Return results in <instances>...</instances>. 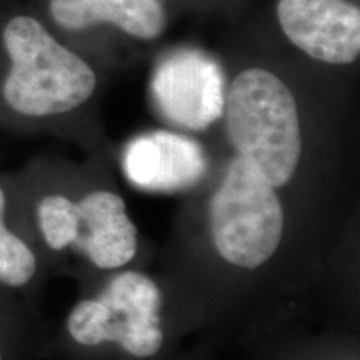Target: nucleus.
Returning a JSON list of instances; mask_svg holds the SVG:
<instances>
[{
    "instance_id": "nucleus-1",
    "label": "nucleus",
    "mask_w": 360,
    "mask_h": 360,
    "mask_svg": "<svg viewBox=\"0 0 360 360\" xmlns=\"http://www.w3.org/2000/svg\"><path fill=\"white\" fill-rule=\"evenodd\" d=\"M94 62L64 42L29 0H0V120L56 125L96 97Z\"/></svg>"
},
{
    "instance_id": "nucleus-2",
    "label": "nucleus",
    "mask_w": 360,
    "mask_h": 360,
    "mask_svg": "<svg viewBox=\"0 0 360 360\" xmlns=\"http://www.w3.org/2000/svg\"><path fill=\"white\" fill-rule=\"evenodd\" d=\"M222 122L237 157L274 187L290 182L304 150L300 98L274 65L250 62L227 82Z\"/></svg>"
},
{
    "instance_id": "nucleus-3",
    "label": "nucleus",
    "mask_w": 360,
    "mask_h": 360,
    "mask_svg": "<svg viewBox=\"0 0 360 360\" xmlns=\"http://www.w3.org/2000/svg\"><path fill=\"white\" fill-rule=\"evenodd\" d=\"M209 224L220 257L254 270L276 255L285 217L276 187L236 155L210 200Z\"/></svg>"
},
{
    "instance_id": "nucleus-4",
    "label": "nucleus",
    "mask_w": 360,
    "mask_h": 360,
    "mask_svg": "<svg viewBox=\"0 0 360 360\" xmlns=\"http://www.w3.org/2000/svg\"><path fill=\"white\" fill-rule=\"evenodd\" d=\"M65 326L80 347L115 345L139 360L154 359L165 344L159 287L139 272L117 274L101 295L70 310Z\"/></svg>"
},
{
    "instance_id": "nucleus-5",
    "label": "nucleus",
    "mask_w": 360,
    "mask_h": 360,
    "mask_svg": "<svg viewBox=\"0 0 360 360\" xmlns=\"http://www.w3.org/2000/svg\"><path fill=\"white\" fill-rule=\"evenodd\" d=\"M64 42L94 62L97 52L152 47L172 12L160 0H29Z\"/></svg>"
},
{
    "instance_id": "nucleus-6",
    "label": "nucleus",
    "mask_w": 360,
    "mask_h": 360,
    "mask_svg": "<svg viewBox=\"0 0 360 360\" xmlns=\"http://www.w3.org/2000/svg\"><path fill=\"white\" fill-rule=\"evenodd\" d=\"M257 22L317 65L347 69L359 62L360 0H274Z\"/></svg>"
},
{
    "instance_id": "nucleus-7",
    "label": "nucleus",
    "mask_w": 360,
    "mask_h": 360,
    "mask_svg": "<svg viewBox=\"0 0 360 360\" xmlns=\"http://www.w3.org/2000/svg\"><path fill=\"white\" fill-rule=\"evenodd\" d=\"M227 79L217 57L177 45L162 52L150 79L155 109L175 127L205 130L222 119Z\"/></svg>"
},
{
    "instance_id": "nucleus-8",
    "label": "nucleus",
    "mask_w": 360,
    "mask_h": 360,
    "mask_svg": "<svg viewBox=\"0 0 360 360\" xmlns=\"http://www.w3.org/2000/svg\"><path fill=\"white\" fill-rule=\"evenodd\" d=\"M125 174L139 187L170 192L187 187L205 172L200 143L169 130H154L132 139L125 147Z\"/></svg>"
},
{
    "instance_id": "nucleus-9",
    "label": "nucleus",
    "mask_w": 360,
    "mask_h": 360,
    "mask_svg": "<svg viewBox=\"0 0 360 360\" xmlns=\"http://www.w3.org/2000/svg\"><path fill=\"white\" fill-rule=\"evenodd\" d=\"M77 204L79 233L75 244L90 262L103 270L120 269L137 254V227L120 195L94 191Z\"/></svg>"
},
{
    "instance_id": "nucleus-10",
    "label": "nucleus",
    "mask_w": 360,
    "mask_h": 360,
    "mask_svg": "<svg viewBox=\"0 0 360 360\" xmlns=\"http://www.w3.org/2000/svg\"><path fill=\"white\" fill-rule=\"evenodd\" d=\"M8 199L0 186V285L20 289L37 274V255L32 247L7 224Z\"/></svg>"
},
{
    "instance_id": "nucleus-11",
    "label": "nucleus",
    "mask_w": 360,
    "mask_h": 360,
    "mask_svg": "<svg viewBox=\"0 0 360 360\" xmlns=\"http://www.w3.org/2000/svg\"><path fill=\"white\" fill-rule=\"evenodd\" d=\"M35 219L44 244L53 252L69 249L79 233L77 204L62 193H47L35 207Z\"/></svg>"
},
{
    "instance_id": "nucleus-12",
    "label": "nucleus",
    "mask_w": 360,
    "mask_h": 360,
    "mask_svg": "<svg viewBox=\"0 0 360 360\" xmlns=\"http://www.w3.org/2000/svg\"><path fill=\"white\" fill-rule=\"evenodd\" d=\"M170 12H191L200 15H217L237 20L245 11L247 0H160Z\"/></svg>"
},
{
    "instance_id": "nucleus-13",
    "label": "nucleus",
    "mask_w": 360,
    "mask_h": 360,
    "mask_svg": "<svg viewBox=\"0 0 360 360\" xmlns=\"http://www.w3.org/2000/svg\"><path fill=\"white\" fill-rule=\"evenodd\" d=\"M0 360H6V352H4L2 345H0Z\"/></svg>"
}]
</instances>
